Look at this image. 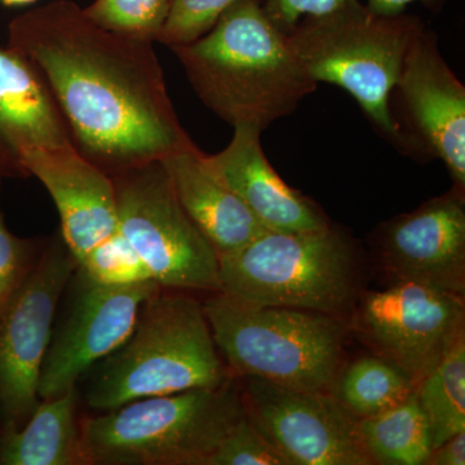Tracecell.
Instances as JSON below:
<instances>
[{"label": "cell", "instance_id": "obj_1", "mask_svg": "<svg viewBox=\"0 0 465 465\" xmlns=\"http://www.w3.org/2000/svg\"><path fill=\"white\" fill-rule=\"evenodd\" d=\"M153 43L104 29L70 0L16 18L9 47L41 73L73 145L110 177L192 142Z\"/></svg>", "mask_w": 465, "mask_h": 465}, {"label": "cell", "instance_id": "obj_2", "mask_svg": "<svg viewBox=\"0 0 465 465\" xmlns=\"http://www.w3.org/2000/svg\"><path fill=\"white\" fill-rule=\"evenodd\" d=\"M170 48L198 99L232 127L264 133L317 91L260 0H240L206 35Z\"/></svg>", "mask_w": 465, "mask_h": 465}, {"label": "cell", "instance_id": "obj_3", "mask_svg": "<svg viewBox=\"0 0 465 465\" xmlns=\"http://www.w3.org/2000/svg\"><path fill=\"white\" fill-rule=\"evenodd\" d=\"M87 372L84 401L99 412L148 397L217 388L234 376L220 357L203 304L163 290L143 302L130 336Z\"/></svg>", "mask_w": 465, "mask_h": 465}, {"label": "cell", "instance_id": "obj_4", "mask_svg": "<svg viewBox=\"0 0 465 465\" xmlns=\"http://www.w3.org/2000/svg\"><path fill=\"white\" fill-rule=\"evenodd\" d=\"M202 304L216 347L238 378L330 391L347 362L351 331L345 318L249 304L224 292L211 293Z\"/></svg>", "mask_w": 465, "mask_h": 465}, {"label": "cell", "instance_id": "obj_5", "mask_svg": "<svg viewBox=\"0 0 465 465\" xmlns=\"http://www.w3.org/2000/svg\"><path fill=\"white\" fill-rule=\"evenodd\" d=\"M219 264L222 292L253 305L348 320L363 291L357 244L332 223L320 231L265 232Z\"/></svg>", "mask_w": 465, "mask_h": 465}, {"label": "cell", "instance_id": "obj_6", "mask_svg": "<svg viewBox=\"0 0 465 465\" xmlns=\"http://www.w3.org/2000/svg\"><path fill=\"white\" fill-rule=\"evenodd\" d=\"M424 25L407 12L387 16L361 0H345L327 14L302 18L287 35L309 78L347 91L379 134L401 152L391 94L407 48Z\"/></svg>", "mask_w": 465, "mask_h": 465}, {"label": "cell", "instance_id": "obj_7", "mask_svg": "<svg viewBox=\"0 0 465 465\" xmlns=\"http://www.w3.org/2000/svg\"><path fill=\"white\" fill-rule=\"evenodd\" d=\"M244 416L241 384L134 401L81 421L88 465H207Z\"/></svg>", "mask_w": 465, "mask_h": 465}, {"label": "cell", "instance_id": "obj_8", "mask_svg": "<svg viewBox=\"0 0 465 465\" xmlns=\"http://www.w3.org/2000/svg\"><path fill=\"white\" fill-rule=\"evenodd\" d=\"M118 231L163 289L222 292L219 255L189 219L162 161L112 176Z\"/></svg>", "mask_w": 465, "mask_h": 465}, {"label": "cell", "instance_id": "obj_9", "mask_svg": "<svg viewBox=\"0 0 465 465\" xmlns=\"http://www.w3.org/2000/svg\"><path fill=\"white\" fill-rule=\"evenodd\" d=\"M465 296L410 282L362 291L349 331L418 385L465 332Z\"/></svg>", "mask_w": 465, "mask_h": 465}, {"label": "cell", "instance_id": "obj_10", "mask_svg": "<svg viewBox=\"0 0 465 465\" xmlns=\"http://www.w3.org/2000/svg\"><path fill=\"white\" fill-rule=\"evenodd\" d=\"M78 262L63 237L39 253L0 317V421L18 430L38 406L39 376L61 298Z\"/></svg>", "mask_w": 465, "mask_h": 465}, {"label": "cell", "instance_id": "obj_11", "mask_svg": "<svg viewBox=\"0 0 465 465\" xmlns=\"http://www.w3.org/2000/svg\"><path fill=\"white\" fill-rule=\"evenodd\" d=\"M401 152L440 159L452 188L465 194V87L440 54L427 24L414 36L391 94Z\"/></svg>", "mask_w": 465, "mask_h": 465}, {"label": "cell", "instance_id": "obj_12", "mask_svg": "<svg viewBox=\"0 0 465 465\" xmlns=\"http://www.w3.org/2000/svg\"><path fill=\"white\" fill-rule=\"evenodd\" d=\"M244 414L289 465H374L358 419L330 391L283 387L256 376L240 378Z\"/></svg>", "mask_w": 465, "mask_h": 465}, {"label": "cell", "instance_id": "obj_13", "mask_svg": "<svg viewBox=\"0 0 465 465\" xmlns=\"http://www.w3.org/2000/svg\"><path fill=\"white\" fill-rule=\"evenodd\" d=\"M65 314L56 323L39 376L41 400L76 387L92 366L109 356L133 332L143 302L163 290L149 280L130 286H105L73 274Z\"/></svg>", "mask_w": 465, "mask_h": 465}, {"label": "cell", "instance_id": "obj_14", "mask_svg": "<svg viewBox=\"0 0 465 465\" xmlns=\"http://www.w3.org/2000/svg\"><path fill=\"white\" fill-rule=\"evenodd\" d=\"M391 282L423 284L465 296V194L452 188L372 232Z\"/></svg>", "mask_w": 465, "mask_h": 465}, {"label": "cell", "instance_id": "obj_15", "mask_svg": "<svg viewBox=\"0 0 465 465\" xmlns=\"http://www.w3.org/2000/svg\"><path fill=\"white\" fill-rule=\"evenodd\" d=\"M17 164L50 193L60 213L61 237L76 262L118 231L112 177L74 146L25 149Z\"/></svg>", "mask_w": 465, "mask_h": 465}, {"label": "cell", "instance_id": "obj_16", "mask_svg": "<svg viewBox=\"0 0 465 465\" xmlns=\"http://www.w3.org/2000/svg\"><path fill=\"white\" fill-rule=\"evenodd\" d=\"M232 128L228 146L216 154L204 153V161L266 231L311 232L331 225L316 202L287 185L269 163L260 128L251 124Z\"/></svg>", "mask_w": 465, "mask_h": 465}, {"label": "cell", "instance_id": "obj_17", "mask_svg": "<svg viewBox=\"0 0 465 465\" xmlns=\"http://www.w3.org/2000/svg\"><path fill=\"white\" fill-rule=\"evenodd\" d=\"M177 200L217 255L234 252L266 229L243 202L211 171L193 140L162 159Z\"/></svg>", "mask_w": 465, "mask_h": 465}, {"label": "cell", "instance_id": "obj_18", "mask_svg": "<svg viewBox=\"0 0 465 465\" xmlns=\"http://www.w3.org/2000/svg\"><path fill=\"white\" fill-rule=\"evenodd\" d=\"M0 142L18 170L17 155L23 150L74 146L41 73L11 47L0 48Z\"/></svg>", "mask_w": 465, "mask_h": 465}, {"label": "cell", "instance_id": "obj_19", "mask_svg": "<svg viewBox=\"0 0 465 465\" xmlns=\"http://www.w3.org/2000/svg\"><path fill=\"white\" fill-rule=\"evenodd\" d=\"M75 388L39 401L18 430H2L0 464L88 465L81 421L76 418Z\"/></svg>", "mask_w": 465, "mask_h": 465}, {"label": "cell", "instance_id": "obj_20", "mask_svg": "<svg viewBox=\"0 0 465 465\" xmlns=\"http://www.w3.org/2000/svg\"><path fill=\"white\" fill-rule=\"evenodd\" d=\"M358 433L372 464L425 465L432 433L416 394L381 414L358 419Z\"/></svg>", "mask_w": 465, "mask_h": 465}, {"label": "cell", "instance_id": "obj_21", "mask_svg": "<svg viewBox=\"0 0 465 465\" xmlns=\"http://www.w3.org/2000/svg\"><path fill=\"white\" fill-rule=\"evenodd\" d=\"M416 382L390 361L366 354L345 362L330 393L357 419L381 414L411 397Z\"/></svg>", "mask_w": 465, "mask_h": 465}, {"label": "cell", "instance_id": "obj_22", "mask_svg": "<svg viewBox=\"0 0 465 465\" xmlns=\"http://www.w3.org/2000/svg\"><path fill=\"white\" fill-rule=\"evenodd\" d=\"M415 394L430 423L433 449L465 430V332L418 382Z\"/></svg>", "mask_w": 465, "mask_h": 465}, {"label": "cell", "instance_id": "obj_23", "mask_svg": "<svg viewBox=\"0 0 465 465\" xmlns=\"http://www.w3.org/2000/svg\"><path fill=\"white\" fill-rule=\"evenodd\" d=\"M173 0H94L85 15L110 32L157 42Z\"/></svg>", "mask_w": 465, "mask_h": 465}, {"label": "cell", "instance_id": "obj_24", "mask_svg": "<svg viewBox=\"0 0 465 465\" xmlns=\"http://www.w3.org/2000/svg\"><path fill=\"white\" fill-rule=\"evenodd\" d=\"M78 269L88 280L105 286H130L153 280L143 260L119 231L94 247L78 262Z\"/></svg>", "mask_w": 465, "mask_h": 465}, {"label": "cell", "instance_id": "obj_25", "mask_svg": "<svg viewBox=\"0 0 465 465\" xmlns=\"http://www.w3.org/2000/svg\"><path fill=\"white\" fill-rule=\"evenodd\" d=\"M237 2L240 0H173L157 42L173 47L197 41Z\"/></svg>", "mask_w": 465, "mask_h": 465}, {"label": "cell", "instance_id": "obj_26", "mask_svg": "<svg viewBox=\"0 0 465 465\" xmlns=\"http://www.w3.org/2000/svg\"><path fill=\"white\" fill-rule=\"evenodd\" d=\"M207 465H289L251 424L246 414L226 434Z\"/></svg>", "mask_w": 465, "mask_h": 465}, {"label": "cell", "instance_id": "obj_27", "mask_svg": "<svg viewBox=\"0 0 465 465\" xmlns=\"http://www.w3.org/2000/svg\"><path fill=\"white\" fill-rule=\"evenodd\" d=\"M38 256L32 242L20 240L8 231L0 211V317L23 286Z\"/></svg>", "mask_w": 465, "mask_h": 465}, {"label": "cell", "instance_id": "obj_28", "mask_svg": "<svg viewBox=\"0 0 465 465\" xmlns=\"http://www.w3.org/2000/svg\"><path fill=\"white\" fill-rule=\"evenodd\" d=\"M344 2L345 0H260L272 23L286 34L302 18L327 14Z\"/></svg>", "mask_w": 465, "mask_h": 465}, {"label": "cell", "instance_id": "obj_29", "mask_svg": "<svg viewBox=\"0 0 465 465\" xmlns=\"http://www.w3.org/2000/svg\"><path fill=\"white\" fill-rule=\"evenodd\" d=\"M465 430L440 443L430 452L425 465H464Z\"/></svg>", "mask_w": 465, "mask_h": 465}, {"label": "cell", "instance_id": "obj_30", "mask_svg": "<svg viewBox=\"0 0 465 465\" xmlns=\"http://www.w3.org/2000/svg\"><path fill=\"white\" fill-rule=\"evenodd\" d=\"M442 2L443 0H366L365 5L376 14L393 16L406 12L407 7L412 3H423L427 7H434Z\"/></svg>", "mask_w": 465, "mask_h": 465}, {"label": "cell", "instance_id": "obj_31", "mask_svg": "<svg viewBox=\"0 0 465 465\" xmlns=\"http://www.w3.org/2000/svg\"><path fill=\"white\" fill-rule=\"evenodd\" d=\"M35 0H2L3 5H25L34 3Z\"/></svg>", "mask_w": 465, "mask_h": 465}, {"label": "cell", "instance_id": "obj_32", "mask_svg": "<svg viewBox=\"0 0 465 465\" xmlns=\"http://www.w3.org/2000/svg\"><path fill=\"white\" fill-rule=\"evenodd\" d=\"M0 434H2V421H0Z\"/></svg>", "mask_w": 465, "mask_h": 465}]
</instances>
